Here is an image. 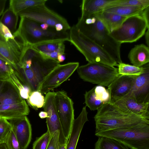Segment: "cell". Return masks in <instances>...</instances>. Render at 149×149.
Here are the masks:
<instances>
[{"label": "cell", "mask_w": 149, "mask_h": 149, "mask_svg": "<svg viewBox=\"0 0 149 149\" xmlns=\"http://www.w3.org/2000/svg\"><path fill=\"white\" fill-rule=\"evenodd\" d=\"M144 13L127 17L120 26L110 33L117 42L123 43L135 42L141 38L149 29L148 14Z\"/></svg>", "instance_id": "ba28073f"}, {"label": "cell", "mask_w": 149, "mask_h": 149, "mask_svg": "<svg viewBox=\"0 0 149 149\" xmlns=\"http://www.w3.org/2000/svg\"><path fill=\"white\" fill-rule=\"evenodd\" d=\"M0 35L7 40H10L15 38L8 29L0 21Z\"/></svg>", "instance_id": "8d00e7d4"}, {"label": "cell", "mask_w": 149, "mask_h": 149, "mask_svg": "<svg viewBox=\"0 0 149 149\" xmlns=\"http://www.w3.org/2000/svg\"><path fill=\"white\" fill-rule=\"evenodd\" d=\"M6 80L0 79V90L3 86L5 81Z\"/></svg>", "instance_id": "bcb514c9"}, {"label": "cell", "mask_w": 149, "mask_h": 149, "mask_svg": "<svg viewBox=\"0 0 149 149\" xmlns=\"http://www.w3.org/2000/svg\"><path fill=\"white\" fill-rule=\"evenodd\" d=\"M40 26L41 28L44 30H47L50 27L47 24H40Z\"/></svg>", "instance_id": "ee69618b"}, {"label": "cell", "mask_w": 149, "mask_h": 149, "mask_svg": "<svg viewBox=\"0 0 149 149\" xmlns=\"http://www.w3.org/2000/svg\"><path fill=\"white\" fill-rule=\"evenodd\" d=\"M77 70L84 81L107 87L119 75L117 68L99 63H88Z\"/></svg>", "instance_id": "9c48e42d"}, {"label": "cell", "mask_w": 149, "mask_h": 149, "mask_svg": "<svg viewBox=\"0 0 149 149\" xmlns=\"http://www.w3.org/2000/svg\"><path fill=\"white\" fill-rule=\"evenodd\" d=\"M76 28L85 36L104 50L118 64L122 63L120 43L110 35L106 27L94 15L85 18H79Z\"/></svg>", "instance_id": "7a4b0ae2"}, {"label": "cell", "mask_w": 149, "mask_h": 149, "mask_svg": "<svg viewBox=\"0 0 149 149\" xmlns=\"http://www.w3.org/2000/svg\"><path fill=\"white\" fill-rule=\"evenodd\" d=\"M54 28L57 31H61L63 30L65 31V30L63 25L60 23L56 24Z\"/></svg>", "instance_id": "ab89813d"}, {"label": "cell", "mask_w": 149, "mask_h": 149, "mask_svg": "<svg viewBox=\"0 0 149 149\" xmlns=\"http://www.w3.org/2000/svg\"><path fill=\"white\" fill-rule=\"evenodd\" d=\"M86 106L84 107L79 116L74 121L70 134L66 143V149H76L84 124L88 121Z\"/></svg>", "instance_id": "ffe728a7"}, {"label": "cell", "mask_w": 149, "mask_h": 149, "mask_svg": "<svg viewBox=\"0 0 149 149\" xmlns=\"http://www.w3.org/2000/svg\"><path fill=\"white\" fill-rule=\"evenodd\" d=\"M5 144L7 149H21L12 129L9 134Z\"/></svg>", "instance_id": "d590c367"}, {"label": "cell", "mask_w": 149, "mask_h": 149, "mask_svg": "<svg viewBox=\"0 0 149 149\" xmlns=\"http://www.w3.org/2000/svg\"><path fill=\"white\" fill-rule=\"evenodd\" d=\"M12 130V127L8 120L0 118V144H5Z\"/></svg>", "instance_id": "d6a6232c"}, {"label": "cell", "mask_w": 149, "mask_h": 149, "mask_svg": "<svg viewBox=\"0 0 149 149\" xmlns=\"http://www.w3.org/2000/svg\"><path fill=\"white\" fill-rule=\"evenodd\" d=\"M62 41H54L42 42L31 46L42 54L51 53L55 52L58 49Z\"/></svg>", "instance_id": "f546056e"}, {"label": "cell", "mask_w": 149, "mask_h": 149, "mask_svg": "<svg viewBox=\"0 0 149 149\" xmlns=\"http://www.w3.org/2000/svg\"><path fill=\"white\" fill-rule=\"evenodd\" d=\"M118 72L119 75L138 76L142 74L145 69V65L141 67L123 63L118 64Z\"/></svg>", "instance_id": "f1b7e54d"}, {"label": "cell", "mask_w": 149, "mask_h": 149, "mask_svg": "<svg viewBox=\"0 0 149 149\" xmlns=\"http://www.w3.org/2000/svg\"><path fill=\"white\" fill-rule=\"evenodd\" d=\"M0 149H7L5 144H0Z\"/></svg>", "instance_id": "7dc6e473"}, {"label": "cell", "mask_w": 149, "mask_h": 149, "mask_svg": "<svg viewBox=\"0 0 149 149\" xmlns=\"http://www.w3.org/2000/svg\"><path fill=\"white\" fill-rule=\"evenodd\" d=\"M51 136L47 131L35 141L33 144V149H47Z\"/></svg>", "instance_id": "e575fe53"}, {"label": "cell", "mask_w": 149, "mask_h": 149, "mask_svg": "<svg viewBox=\"0 0 149 149\" xmlns=\"http://www.w3.org/2000/svg\"><path fill=\"white\" fill-rule=\"evenodd\" d=\"M39 116L42 119L47 118V113L46 112L44 111H41L39 113Z\"/></svg>", "instance_id": "7bdbcfd3"}, {"label": "cell", "mask_w": 149, "mask_h": 149, "mask_svg": "<svg viewBox=\"0 0 149 149\" xmlns=\"http://www.w3.org/2000/svg\"><path fill=\"white\" fill-rule=\"evenodd\" d=\"M59 63L46 57L31 46L26 45L22 52L18 70L15 72L32 92L38 91L45 76Z\"/></svg>", "instance_id": "6da1fadb"}, {"label": "cell", "mask_w": 149, "mask_h": 149, "mask_svg": "<svg viewBox=\"0 0 149 149\" xmlns=\"http://www.w3.org/2000/svg\"><path fill=\"white\" fill-rule=\"evenodd\" d=\"M136 76L119 75L108 87L110 103H113L132 91Z\"/></svg>", "instance_id": "e0dca14e"}, {"label": "cell", "mask_w": 149, "mask_h": 149, "mask_svg": "<svg viewBox=\"0 0 149 149\" xmlns=\"http://www.w3.org/2000/svg\"><path fill=\"white\" fill-rule=\"evenodd\" d=\"M95 145L94 149H129L121 143L113 139L104 136H98Z\"/></svg>", "instance_id": "484cf974"}, {"label": "cell", "mask_w": 149, "mask_h": 149, "mask_svg": "<svg viewBox=\"0 0 149 149\" xmlns=\"http://www.w3.org/2000/svg\"><path fill=\"white\" fill-rule=\"evenodd\" d=\"M113 104L125 113L149 119V102H138L132 91Z\"/></svg>", "instance_id": "9a60e30c"}, {"label": "cell", "mask_w": 149, "mask_h": 149, "mask_svg": "<svg viewBox=\"0 0 149 149\" xmlns=\"http://www.w3.org/2000/svg\"><path fill=\"white\" fill-rule=\"evenodd\" d=\"M54 98L56 111L67 143L74 119L73 103L64 91L55 92Z\"/></svg>", "instance_id": "8fae6325"}, {"label": "cell", "mask_w": 149, "mask_h": 149, "mask_svg": "<svg viewBox=\"0 0 149 149\" xmlns=\"http://www.w3.org/2000/svg\"><path fill=\"white\" fill-rule=\"evenodd\" d=\"M79 65L77 62L58 64L44 78L38 91L42 94H46L57 87L67 80L77 70Z\"/></svg>", "instance_id": "7c38bea8"}, {"label": "cell", "mask_w": 149, "mask_h": 149, "mask_svg": "<svg viewBox=\"0 0 149 149\" xmlns=\"http://www.w3.org/2000/svg\"><path fill=\"white\" fill-rule=\"evenodd\" d=\"M15 69L8 63L0 58V79L9 80Z\"/></svg>", "instance_id": "836d02e7"}, {"label": "cell", "mask_w": 149, "mask_h": 149, "mask_svg": "<svg viewBox=\"0 0 149 149\" xmlns=\"http://www.w3.org/2000/svg\"><path fill=\"white\" fill-rule=\"evenodd\" d=\"M94 118L96 125L95 133L117 128L149 124V119L125 113L110 102L98 109Z\"/></svg>", "instance_id": "3957f363"}, {"label": "cell", "mask_w": 149, "mask_h": 149, "mask_svg": "<svg viewBox=\"0 0 149 149\" xmlns=\"http://www.w3.org/2000/svg\"><path fill=\"white\" fill-rule=\"evenodd\" d=\"M145 69L142 74L136 76L132 91L138 102H149V65H145Z\"/></svg>", "instance_id": "d6986e66"}, {"label": "cell", "mask_w": 149, "mask_h": 149, "mask_svg": "<svg viewBox=\"0 0 149 149\" xmlns=\"http://www.w3.org/2000/svg\"><path fill=\"white\" fill-rule=\"evenodd\" d=\"M69 42L88 63H99L113 66L117 64L104 50L80 32L75 25L70 30Z\"/></svg>", "instance_id": "52a82bcc"}, {"label": "cell", "mask_w": 149, "mask_h": 149, "mask_svg": "<svg viewBox=\"0 0 149 149\" xmlns=\"http://www.w3.org/2000/svg\"><path fill=\"white\" fill-rule=\"evenodd\" d=\"M19 16L27 18L41 24H47L54 28L58 24H62L65 30L71 29L67 20L53 10L48 8L45 4L38 5L28 8L17 13Z\"/></svg>", "instance_id": "30bf717a"}, {"label": "cell", "mask_w": 149, "mask_h": 149, "mask_svg": "<svg viewBox=\"0 0 149 149\" xmlns=\"http://www.w3.org/2000/svg\"><path fill=\"white\" fill-rule=\"evenodd\" d=\"M55 92H49L46 94L43 106L44 111L47 113L46 123L47 131L52 136L56 131L59 130L58 143H66L61 124L58 116L55 103Z\"/></svg>", "instance_id": "5bb4252c"}, {"label": "cell", "mask_w": 149, "mask_h": 149, "mask_svg": "<svg viewBox=\"0 0 149 149\" xmlns=\"http://www.w3.org/2000/svg\"><path fill=\"white\" fill-rule=\"evenodd\" d=\"M57 149H66V143H58Z\"/></svg>", "instance_id": "f6af8a7d"}, {"label": "cell", "mask_w": 149, "mask_h": 149, "mask_svg": "<svg viewBox=\"0 0 149 149\" xmlns=\"http://www.w3.org/2000/svg\"><path fill=\"white\" fill-rule=\"evenodd\" d=\"M18 16V15L9 7L3 13L0 21L13 34L16 30Z\"/></svg>", "instance_id": "4316f807"}, {"label": "cell", "mask_w": 149, "mask_h": 149, "mask_svg": "<svg viewBox=\"0 0 149 149\" xmlns=\"http://www.w3.org/2000/svg\"><path fill=\"white\" fill-rule=\"evenodd\" d=\"M20 17L18 28L13 34L24 46L47 41H69V33L67 31H57L51 27L44 30L40 27V23L26 17Z\"/></svg>", "instance_id": "277c9868"}, {"label": "cell", "mask_w": 149, "mask_h": 149, "mask_svg": "<svg viewBox=\"0 0 149 149\" xmlns=\"http://www.w3.org/2000/svg\"><path fill=\"white\" fill-rule=\"evenodd\" d=\"M65 57L64 54H59L57 57V60L59 63L63 62L65 59Z\"/></svg>", "instance_id": "b9f144b4"}, {"label": "cell", "mask_w": 149, "mask_h": 149, "mask_svg": "<svg viewBox=\"0 0 149 149\" xmlns=\"http://www.w3.org/2000/svg\"><path fill=\"white\" fill-rule=\"evenodd\" d=\"M9 80L16 88L21 97L24 99L27 100L32 91L20 79L15 70L10 76Z\"/></svg>", "instance_id": "83f0119b"}, {"label": "cell", "mask_w": 149, "mask_h": 149, "mask_svg": "<svg viewBox=\"0 0 149 149\" xmlns=\"http://www.w3.org/2000/svg\"><path fill=\"white\" fill-rule=\"evenodd\" d=\"M147 31L146 32L144 35H145V38L146 41V43L148 47L149 46V29H147Z\"/></svg>", "instance_id": "60d3db41"}, {"label": "cell", "mask_w": 149, "mask_h": 149, "mask_svg": "<svg viewBox=\"0 0 149 149\" xmlns=\"http://www.w3.org/2000/svg\"><path fill=\"white\" fill-rule=\"evenodd\" d=\"M149 7V6L144 7L136 6H122L110 8L104 10L128 17L135 15L143 14Z\"/></svg>", "instance_id": "cb8c5ba5"}, {"label": "cell", "mask_w": 149, "mask_h": 149, "mask_svg": "<svg viewBox=\"0 0 149 149\" xmlns=\"http://www.w3.org/2000/svg\"><path fill=\"white\" fill-rule=\"evenodd\" d=\"M47 0H10L9 7L16 14L28 8L45 4Z\"/></svg>", "instance_id": "d4e9b609"}, {"label": "cell", "mask_w": 149, "mask_h": 149, "mask_svg": "<svg viewBox=\"0 0 149 149\" xmlns=\"http://www.w3.org/2000/svg\"><path fill=\"white\" fill-rule=\"evenodd\" d=\"M85 103L91 110H97L104 104L110 102V95L104 86H96L84 95Z\"/></svg>", "instance_id": "ac0fdd59"}, {"label": "cell", "mask_w": 149, "mask_h": 149, "mask_svg": "<svg viewBox=\"0 0 149 149\" xmlns=\"http://www.w3.org/2000/svg\"><path fill=\"white\" fill-rule=\"evenodd\" d=\"M25 100L9 80L5 81L0 90V118L8 120L29 114Z\"/></svg>", "instance_id": "8992f818"}, {"label": "cell", "mask_w": 149, "mask_h": 149, "mask_svg": "<svg viewBox=\"0 0 149 149\" xmlns=\"http://www.w3.org/2000/svg\"><path fill=\"white\" fill-rule=\"evenodd\" d=\"M6 0H0V16L3 12Z\"/></svg>", "instance_id": "f35d334b"}, {"label": "cell", "mask_w": 149, "mask_h": 149, "mask_svg": "<svg viewBox=\"0 0 149 149\" xmlns=\"http://www.w3.org/2000/svg\"><path fill=\"white\" fill-rule=\"evenodd\" d=\"M59 131H55L51 136L47 149H57L58 143Z\"/></svg>", "instance_id": "74e56055"}, {"label": "cell", "mask_w": 149, "mask_h": 149, "mask_svg": "<svg viewBox=\"0 0 149 149\" xmlns=\"http://www.w3.org/2000/svg\"><path fill=\"white\" fill-rule=\"evenodd\" d=\"M28 104L35 110L43 107L45 102V97L39 91L31 92L26 100Z\"/></svg>", "instance_id": "4dcf8cb0"}, {"label": "cell", "mask_w": 149, "mask_h": 149, "mask_svg": "<svg viewBox=\"0 0 149 149\" xmlns=\"http://www.w3.org/2000/svg\"><path fill=\"white\" fill-rule=\"evenodd\" d=\"M93 15L101 22L109 33L119 27L127 17L104 10Z\"/></svg>", "instance_id": "7402d4cb"}, {"label": "cell", "mask_w": 149, "mask_h": 149, "mask_svg": "<svg viewBox=\"0 0 149 149\" xmlns=\"http://www.w3.org/2000/svg\"><path fill=\"white\" fill-rule=\"evenodd\" d=\"M95 135L115 139L130 149H149V124L100 132Z\"/></svg>", "instance_id": "5b68a950"}, {"label": "cell", "mask_w": 149, "mask_h": 149, "mask_svg": "<svg viewBox=\"0 0 149 149\" xmlns=\"http://www.w3.org/2000/svg\"><path fill=\"white\" fill-rule=\"evenodd\" d=\"M24 45L16 38L6 40L0 35V58L17 70Z\"/></svg>", "instance_id": "4fadbf2b"}, {"label": "cell", "mask_w": 149, "mask_h": 149, "mask_svg": "<svg viewBox=\"0 0 149 149\" xmlns=\"http://www.w3.org/2000/svg\"><path fill=\"white\" fill-rule=\"evenodd\" d=\"M21 149H26L31 139L32 129L26 116L8 120Z\"/></svg>", "instance_id": "2e32d148"}, {"label": "cell", "mask_w": 149, "mask_h": 149, "mask_svg": "<svg viewBox=\"0 0 149 149\" xmlns=\"http://www.w3.org/2000/svg\"><path fill=\"white\" fill-rule=\"evenodd\" d=\"M122 6L148 7L149 6V0H116L115 2L107 6L104 10L112 7Z\"/></svg>", "instance_id": "1f68e13d"}, {"label": "cell", "mask_w": 149, "mask_h": 149, "mask_svg": "<svg viewBox=\"0 0 149 149\" xmlns=\"http://www.w3.org/2000/svg\"><path fill=\"white\" fill-rule=\"evenodd\" d=\"M116 0H83L81 5V16L85 18L100 11Z\"/></svg>", "instance_id": "44dd1931"}, {"label": "cell", "mask_w": 149, "mask_h": 149, "mask_svg": "<svg viewBox=\"0 0 149 149\" xmlns=\"http://www.w3.org/2000/svg\"><path fill=\"white\" fill-rule=\"evenodd\" d=\"M128 58L133 65L142 67L149 63V47L143 44L135 45L130 51Z\"/></svg>", "instance_id": "603a6c76"}]
</instances>
